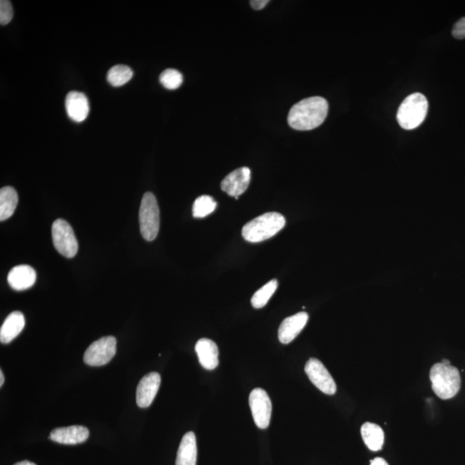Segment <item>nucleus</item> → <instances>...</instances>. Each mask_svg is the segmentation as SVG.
I'll list each match as a JSON object with an SVG mask.
<instances>
[{
    "mask_svg": "<svg viewBox=\"0 0 465 465\" xmlns=\"http://www.w3.org/2000/svg\"><path fill=\"white\" fill-rule=\"evenodd\" d=\"M329 113V104L322 97H312L293 106L288 116L289 126L306 131L322 126Z\"/></svg>",
    "mask_w": 465,
    "mask_h": 465,
    "instance_id": "nucleus-1",
    "label": "nucleus"
},
{
    "mask_svg": "<svg viewBox=\"0 0 465 465\" xmlns=\"http://www.w3.org/2000/svg\"><path fill=\"white\" fill-rule=\"evenodd\" d=\"M284 215L278 212H268L248 222L242 228V237L252 243H258L274 237L285 228Z\"/></svg>",
    "mask_w": 465,
    "mask_h": 465,
    "instance_id": "nucleus-2",
    "label": "nucleus"
},
{
    "mask_svg": "<svg viewBox=\"0 0 465 465\" xmlns=\"http://www.w3.org/2000/svg\"><path fill=\"white\" fill-rule=\"evenodd\" d=\"M432 389L440 399L453 398L460 392L461 377L460 370L453 366L437 363L430 370Z\"/></svg>",
    "mask_w": 465,
    "mask_h": 465,
    "instance_id": "nucleus-3",
    "label": "nucleus"
},
{
    "mask_svg": "<svg viewBox=\"0 0 465 465\" xmlns=\"http://www.w3.org/2000/svg\"><path fill=\"white\" fill-rule=\"evenodd\" d=\"M429 101L423 94L416 93L407 96L397 111V122L404 130L416 129L426 119Z\"/></svg>",
    "mask_w": 465,
    "mask_h": 465,
    "instance_id": "nucleus-4",
    "label": "nucleus"
},
{
    "mask_svg": "<svg viewBox=\"0 0 465 465\" xmlns=\"http://www.w3.org/2000/svg\"><path fill=\"white\" fill-rule=\"evenodd\" d=\"M139 220L141 235L145 240H155L160 230V208L152 192H146L141 200Z\"/></svg>",
    "mask_w": 465,
    "mask_h": 465,
    "instance_id": "nucleus-5",
    "label": "nucleus"
},
{
    "mask_svg": "<svg viewBox=\"0 0 465 465\" xmlns=\"http://www.w3.org/2000/svg\"><path fill=\"white\" fill-rule=\"evenodd\" d=\"M52 238L56 250L64 257L71 259L77 254L79 244L69 222L57 219L52 226Z\"/></svg>",
    "mask_w": 465,
    "mask_h": 465,
    "instance_id": "nucleus-6",
    "label": "nucleus"
},
{
    "mask_svg": "<svg viewBox=\"0 0 465 465\" xmlns=\"http://www.w3.org/2000/svg\"><path fill=\"white\" fill-rule=\"evenodd\" d=\"M117 353V339L113 336L103 337L91 344L84 355V361L90 366L107 365Z\"/></svg>",
    "mask_w": 465,
    "mask_h": 465,
    "instance_id": "nucleus-7",
    "label": "nucleus"
},
{
    "mask_svg": "<svg viewBox=\"0 0 465 465\" xmlns=\"http://www.w3.org/2000/svg\"><path fill=\"white\" fill-rule=\"evenodd\" d=\"M249 405L256 426L261 429H267L271 421L272 405L265 390L261 388L252 390L249 396Z\"/></svg>",
    "mask_w": 465,
    "mask_h": 465,
    "instance_id": "nucleus-8",
    "label": "nucleus"
},
{
    "mask_svg": "<svg viewBox=\"0 0 465 465\" xmlns=\"http://www.w3.org/2000/svg\"><path fill=\"white\" fill-rule=\"evenodd\" d=\"M305 372L316 388L326 395H335L336 383L328 370L318 359L311 358L305 365Z\"/></svg>",
    "mask_w": 465,
    "mask_h": 465,
    "instance_id": "nucleus-9",
    "label": "nucleus"
},
{
    "mask_svg": "<svg viewBox=\"0 0 465 465\" xmlns=\"http://www.w3.org/2000/svg\"><path fill=\"white\" fill-rule=\"evenodd\" d=\"M250 181L251 170L248 167H241L225 177L222 181L221 188L228 196L238 200L248 190Z\"/></svg>",
    "mask_w": 465,
    "mask_h": 465,
    "instance_id": "nucleus-10",
    "label": "nucleus"
},
{
    "mask_svg": "<svg viewBox=\"0 0 465 465\" xmlns=\"http://www.w3.org/2000/svg\"><path fill=\"white\" fill-rule=\"evenodd\" d=\"M161 377L159 373L150 372L144 376L138 383L136 389V403L138 407L146 409L153 403L159 392Z\"/></svg>",
    "mask_w": 465,
    "mask_h": 465,
    "instance_id": "nucleus-11",
    "label": "nucleus"
},
{
    "mask_svg": "<svg viewBox=\"0 0 465 465\" xmlns=\"http://www.w3.org/2000/svg\"><path fill=\"white\" fill-rule=\"evenodd\" d=\"M308 321L309 315L305 312H300L285 319L278 329L279 342L282 344L293 342L305 329Z\"/></svg>",
    "mask_w": 465,
    "mask_h": 465,
    "instance_id": "nucleus-12",
    "label": "nucleus"
},
{
    "mask_svg": "<svg viewBox=\"0 0 465 465\" xmlns=\"http://www.w3.org/2000/svg\"><path fill=\"white\" fill-rule=\"evenodd\" d=\"M89 438V430L83 426L59 427L49 434L53 442L62 444H78L86 442Z\"/></svg>",
    "mask_w": 465,
    "mask_h": 465,
    "instance_id": "nucleus-13",
    "label": "nucleus"
},
{
    "mask_svg": "<svg viewBox=\"0 0 465 465\" xmlns=\"http://www.w3.org/2000/svg\"><path fill=\"white\" fill-rule=\"evenodd\" d=\"M65 106L67 115L74 122L82 123L88 117L89 101L82 93L73 91L67 94Z\"/></svg>",
    "mask_w": 465,
    "mask_h": 465,
    "instance_id": "nucleus-14",
    "label": "nucleus"
},
{
    "mask_svg": "<svg viewBox=\"0 0 465 465\" xmlns=\"http://www.w3.org/2000/svg\"><path fill=\"white\" fill-rule=\"evenodd\" d=\"M8 279L10 286L15 291H25L35 285L36 272L32 266L16 265L10 271Z\"/></svg>",
    "mask_w": 465,
    "mask_h": 465,
    "instance_id": "nucleus-15",
    "label": "nucleus"
},
{
    "mask_svg": "<svg viewBox=\"0 0 465 465\" xmlns=\"http://www.w3.org/2000/svg\"><path fill=\"white\" fill-rule=\"evenodd\" d=\"M195 350L204 369L212 370L217 368L219 365V350L213 340L206 338L198 340Z\"/></svg>",
    "mask_w": 465,
    "mask_h": 465,
    "instance_id": "nucleus-16",
    "label": "nucleus"
},
{
    "mask_svg": "<svg viewBox=\"0 0 465 465\" xmlns=\"http://www.w3.org/2000/svg\"><path fill=\"white\" fill-rule=\"evenodd\" d=\"M25 326V318L23 313L14 311L5 320L0 329V342L3 344L12 342L20 335Z\"/></svg>",
    "mask_w": 465,
    "mask_h": 465,
    "instance_id": "nucleus-17",
    "label": "nucleus"
},
{
    "mask_svg": "<svg viewBox=\"0 0 465 465\" xmlns=\"http://www.w3.org/2000/svg\"><path fill=\"white\" fill-rule=\"evenodd\" d=\"M198 447L196 436L193 432L185 433L178 447L176 465H196Z\"/></svg>",
    "mask_w": 465,
    "mask_h": 465,
    "instance_id": "nucleus-18",
    "label": "nucleus"
},
{
    "mask_svg": "<svg viewBox=\"0 0 465 465\" xmlns=\"http://www.w3.org/2000/svg\"><path fill=\"white\" fill-rule=\"evenodd\" d=\"M361 436L363 442L370 451H377L382 449L384 443V433L379 425L366 422L361 427Z\"/></svg>",
    "mask_w": 465,
    "mask_h": 465,
    "instance_id": "nucleus-19",
    "label": "nucleus"
},
{
    "mask_svg": "<svg viewBox=\"0 0 465 465\" xmlns=\"http://www.w3.org/2000/svg\"><path fill=\"white\" fill-rule=\"evenodd\" d=\"M19 196L14 188L3 187L0 190V221L12 217L18 206Z\"/></svg>",
    "mask_w": 465,
    "mask_h": 465,
    "instance_id": "nucleus-20",
    "label": "nucleus"
},
{
    "mask_svg": "<svg viewBox=\"0 0 465 465\" xmlns=\"http://www.w3.org/2000/svg\"><path fill=\"white\" fill-rule=\"evenodd\" d=\"M133 77V71L126 65L111 67L107 74L108 82L111 86L119 87L126 85Z\"/></svg>",
    "mask_w": 465,
    "mask_h": 465,
    "instance_id": "nucleus-21",
    "label": "nucleus"
},
{
    "mask_svg": "<svg viewBox=\"0 0 465 465\" xmlns=\"http://www.w3.org/2000/svg\"><path fill=\"white\" fill-rule=\"evenodd\" d=\"M217 207V203L213 198L204 195L195 200L193 207H192V215L195 218L206 217L208 215L213 213Z\"/></svg>",
    "mask_w": 465,
    "mask_h": 465,
    "instance_id": "nucleus-22",
    "label": "nucleus"
},
{
    "mask_svg": "<svg viewBox=\"0 0 465 465\" xmlns=\"http://www.w3.org/2000/svg\"><path fill=\"white\" fill-rule=\"evenodd\" d=\"M278 285V281L272 279L259 289L258 291H256L251 299L252 307L255 309H261L267 305L269 300L271 299L276 289H277Z\"/></svg>",
    "mask_w": 465,
    "mask_h": 465,
    "instance_id": "nucleus-23",
    "label": "nucleus"
},
{
    "mask_svg": "<svg viewBox=\"0 0 465 465\" xmlns=\"http://www.w3.org/2000/svg\"><path fill=\"white\" fill-rule=\"evenodd\" d=\"M160 82L165 88L176 90L183 84L184 79L180 72L175 69H167L161 73Z\"/></svg>",
    "mask_w": 465,
    "mask_h": 465,
    "instance_id": "nucleus-24",
    "label": "nucleus"
},
{
    "mask_svg": "<svg viewBox=\"0 0 465 465\" xmlns=\"http://www.w3.org/2000/svg\"><path fill=\"white\" fill-rule=\"evenodd\" d=\"M13 18V8L12 3L8 0L0 1V23L1 25H8Z\"/></svg>",
    "mask_w": 465,
    "mask_h": 465,
    "instance_id": "nucleus-25",
    "label": "nucleus"
},
{
    "mask_svg": "<svg viewBox=\"0 0 465 465\" xmlns=\"http://www.w3.org/2000/svg\"><path fill=\"white\" fill-rule=\"evenodd\" d=\"M453 36L457 39L465 38V16L455 23L453 29Z\"/></svg>",
    "mask_w": 465,
    "mask_h": 465,
    "instance_id": "nucleus-26",
    "label": "nucleus"
},
{
    "mask_svg": "<svg viewBox=\"0 0 465 465\" xmlns=\"http://www.w3.org/2000/svg\"><path fill=\"white\" fill-rule=\"evenodd\" d=\"M268 3V0H254V1H250V5L252 8L259 11V10L264 9Z\"/></svg>",
    "mask_w": 465,
    "mask_h": 465,
    "instance_id": "nucleus-27",
    "label": "nucleus"
},
{
    "mask_svg": "<svg viewBox=\"0 0 465 465\" xmlns=\"http://www.w3.org/2000/svg\"><path fill=\"white\" fill-rule=\"evenodd\" d=\"M370 465H389L387 462L383 460L382 457H376L373 460L370 461Z\"/></svg>",
    "mask_w": 465,
    "mask_h": 465,
    "instance_id": "nucleus-28",
    "label": "nucleus"
},
{
    "mask_svg": "<svg viewBox=\"0 0 465 465\" xmlns=\"http://www.w3.org/2000/svg\"><path fill=\"white\" fill-rule=\"evenodd\" d=\"M14 465H36V464L32 463L28 460L19 462V463L15 464Z\"/></svg>",
    "mask_w": 465,
    "mask_h": 465,
    "instance_id": "nucleus-29",
    "label": "nucleus"
},
{
    "mask_svg": "<svg viewBox=\"0 0 465 465\" xmlns=\"http://www.w3.org/2000/svg\"><path fill=\"white\" fill-rule=\"evenodd\" d=\"M4 382H5V376L4 374H3L2 370H0V387L3 386Z\"/></svg>",
    "mask_w": 465,
    "mask_h": 465,
    "instance_id": "nucleus-30",
    "label": "nucleus"
},
{
    "mask_svg": "<svg viewBox=\"0 0 465 465\" xmlns=\"http://www.w3.org/2000/svg\"><path fill=\"white\" fill-rule=\"evenodd\" d=\"M441 363H444V365H446V366L451 365V362L448 359H443L442 362H441Z\"/></svg>",
    "mask_w": 465,
    "mask_h": 465,
    "instance_id": "nucleus-31",
    "label": "nucleus"
}]
</instances>
